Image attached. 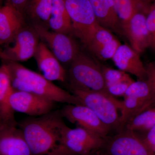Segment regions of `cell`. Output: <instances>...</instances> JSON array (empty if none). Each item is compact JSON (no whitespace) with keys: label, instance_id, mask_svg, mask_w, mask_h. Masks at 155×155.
<instances>
[{"label":"cell","instance_id":"obj_31","mask_svg":"<svg viewBox=\"0 0 155 155\" xmlns=\"http://www.w3.org/2000/svg\"><path fill=\"white\" fill-rule=\"evenodd\" d=\"M146 2H147L149 3H150L151 2L152 0H144Z\"/></svg>","mask_w":155,"mask_h":155},{"label":"cell","instance_id":"obj_5","mask_svg":"<svg viewBox=\"0 0 155 155\" xmlns=\"http://www.w3.org/2000/svg\"><path fill=\"white\" fill-rule=\"evenodd\" d=\"M94 155H155L135 132L124 129L108 135Z\"/></svg>","mask_w":155,"mask_h":155},{"label":"cell","instance_id":"obj_26","mask_svg":"<svg viewBox=\"0 0 155 155\" xmlns=\"http://www.w3.org/2000/svg\"><path fill=\"white\" fill-rule=\"evenodd\" d=\"M146 23L151 38L150 48L155 51V0L150 5L147 14Z\"/></svg>","mask_w":155,"mask_h":155},{"label":"cell","instance_id":"obj_13","mask_svg":"<svg viewBox=\"0 0 155 155\" xmlns=\"http://www.w3.org/2000/svg\"><path fill=\"white\" fill-rule=\"evenodd\" d=\"M0 155H31L22 130L17 125L1 122Z\"/></svg>","mask_w":155,"mask_h":155},{"label":"cell","instance_id":"obj_21","mask_svg":"<svg viewBox=\"0 0 155 155\" xmlns=\"http://www.w3.org/2000/svg\"><path fill=\"white\" fill-rule=\"evenodd\" d=\"M95 152L91 147L78 140L61 137L47 155H92Z\"/></svg>","mask_w":155,"mask_h":155},{"label":"cell","instance_id":"obj_17","mask_svg":"<svg viewBox=\"0 0 155 155\" xmlns=\"http://www.w3.org/2000/svg\"><path fill=\"white\" fill-rule=\"evenodd\" d=\"M14 91L8 66L4 63L0 66V121L5 124L18 125L15 112L11 108L10 100Z\"/></svg>","mask_w":155,"mask_h":155},{"label":"cell","instance_id":"obj_12","mask_svg":"<svg viewBox=\"0 0 155 155\" xmlns=\"http://www.w3.org/2000/svg\"><path fill=\"white\" fill-rule=\"evenodd\" d=\"M34 57L40 71L48 80L52 82H64L67 80L66 69L43 42L39 43Z\"/></svg>","mask_w":155,"mask_h":155},{"label":"cell","instance_id":"obj_20","mask_svg":"<svg viewBox=\"0 0 155 155\" xmlns=\"http://www.w3.org/2000/svg\"><path fill=\"white\" fill-rule=\"evenodd\" d=\"M61 137L78 140L91 147L95 151L101 146L104 139L91 130L80 127L71 128L66 125L62 130Z\"/></svg>","mask_w":155,"mask_h":155},{"label":"cell","instance_id":"obj_30","mask_svg":"<svg viewBox=\"0 0 155 155\" xmlns=\"http://www.w3.org/2000/svg\"><path fill=\"white\" fill-rule=\"evenodd\" d=\"M151 150L154 153H155V146L153 147Z\"/></svg>","mask_w":155,"mask_h":155},{"label":"cell","instance_id":"obj_16","mask_svg":"<svg viewBox=\"0 0 155 155\" xmlns=\"http://www.w3.org/2000/svg\"><path fill=\"white\" fill-rule=\"evenodd\" d=\"M24 25L21 11L8 3L0 8V46L14 41Z\"/></svg>","mask_w":155,"mask_h":155},{"label":"cell","instance_id":"obj_22","mask_svg":"<svg viewBox=\"0 0 155 155\" xmlns=\"http://www.w3.org/2000/svg\"><path fill=\"white\" fill-rule=\"evenodd\" d=\"M116 14L123 26L140 11H149L150 4L144 0H113Z\"/></svg>","mask_w":155,"mask_h":155},{"label":"cell","instance_id":"obj_4","mask_svg":"<svg viewBox=\"0 0 155 155\" xmlns=\"http://www.w3.org/2000/svg\"><path fill=\"white\" fill-rule=\"evenodd\" d=\"M71 91L79 99L82 105L91 109L110 130H117L122 101L110 94L101 92L79 90Z\"/></svg>","mask_w":155,"mask_h":155},{"label":"cell","instance_id":"obj_14","mask_svg":"<svg viewBox=\"0 0 155 155\" xmlns=\"http://www.w3.org/2000/svg\"><path fill=\"white\" fill-rule=\"evenodd\" d=\"M121 45L112 32L100 25L84 46L97 58L107 61L112 59Z\"/></svg>","mask_w":155,"mask_h":155},{"label":"cell","instance_id":"obj_10","mask_svg":"<svg viewBox=\"0 0 155 155\" xmlns=\"http://www.w3.org/2000/svg\"><path fill=\"white\" fill-rule=\"evenodd\" d=\"M64 118L80 127L97 134L101 137L108 135L110 129L100 120L91 109L84 105H65L61 110Z\"/></svg>","mask_w":155,"mask_h":155},{"label":"cell","instance_id":"obj_3","mask_svg":"<svg viewBox=\"0 0 155 155\" xmlns=\"http://www.w3.org/2000/svg\"><path fill=\"white\" fill-rule=\"evenodd\" d=\"M67 77L71 91H92L110 94L106 88L101 66L83 53L80 52L70 64Z\"/></svg>","mask_w":155,"mask_h":155},{"label":"cell","instance_id":"obj_6","mask_svg":"<svg viewBox=\"0 0 155 155\" xmlns=\"http://www.w3.org/2000/svg\"><path fill=\"white\" fill-rule=\"evenodd\" d=\"M72 22V33L85 45L100 26L88 0H64Z\"/></svg>","mask_w":155,"mask_h":155},{"label":"cell","instance_id":"obj_2","mask_svg":"<svg viewBox=\"0 0 155 155\" xmlns=\"http://www.w3.org/2000/svg\"><path fill=\"white\" fill-rule=\"evenodd\" d=\"M7 64L14 90L28 92L55 102L82 105L78 97L59 87L42 75L26 68L19 63Z\"/></svg>","mask_w":155,"mask_h":155},{"label":"cell","instance_id":"obj_8","mask_svg":"<svg viewBox=\"0 0 155 155\" xmlns=\"http://www.w3.org/2000/svg\"><path fill=\"white\" fill-rule=\"evenodd\" d=\"M39 38L33 28H23L14 39L13 46L0 49V58L5 63L28 61L34 56Z\"/></svg>","mask_w":155,"mask_h":155},{"label":"cell","instance_id":"obj_23","mask_svg":"<svg viewBox=\"0 0 155 155\" xmlns=\"http://www.w3.org/2000/svg\"><path fill=\"white\" fill-rule=\"evenodd\" d=\"M155 125V106L142 112L130 120L124 129L136 132L147 131Z\"/></svg>","mask_w":155,"mask_h":155},{"label":"cell","instance_id":"obj_1","mask_svg":"<svg viewBox=\"0 0 155 155\" xmlns=\"http://www.w3.org/2000/svg\"><path fill=\"white\" fill-rule=\"evenodd\" d=\"M22 130L31 155H47L61 139L65 125L61 110L24 119L18 125Z\"/></svg>","mask_w":155,"mask_h":155},{"label":"cell","instance_id":"obj_27","mask_svg":"<svg viewBox=\"0 0 155 155\" xmlns=\"http://www.w3.org/2000/svg\"><path fill=\"white\" fill-rule=\"evenodd\" d=\"M145 67L147 77V80L155 90V62L150 63Z\"/></svg>","mask_w":155,"mask_h":155},{"label":"cell","instance_id":"obj_32","mask_svg":"<svg viewBox=\"0 0 155 155\" xmlns=\"http://www.w3.org/2000/svg\"><path fill=\"white\" fill-rule=\"evenodd\" d=\"M1 121H0V125H1Z\"/></svg>","mask_w":155,"mask_h":155},{"label":"cell","instance_id":"obj_19","mask_svg":"<svg viewBox=\"0 0 155 155\" xmlns=\"http://www.w3.org/2000/svg\"><path fill=\"white\" fill-rule=\"evenodd\" d=\"M48 24L53 31L66 34L72 33V22L64 0L53 1Z\"/></svg>","mask_w":155,"mask_h":155},{"label":"cell","instance_id":"obj_29","mask_svg":"<svg viewBox=\"0 0 155 155\" xmlns=\"http://www.w3.org/2000/svg\"><path fill=\"white\" fill-rule=\"evenodd\" d=\"M7 3L22 12L27 4L28 0H7Z\"/></svg>","mask_w":155,"mask_h":155},{"label":"cell","instance_id":"obj_7","mask_svg":"<svg viewBox=\"0 0 155 155\" xmlns=\"http://www.w3.org/2000/svg\"><path fill=\"white\" fill-rule=\"evenodd\" d=\"M33 28L61 64L70 65L80 53L77 44L69 34L48 30L38 24H35Z\"/></svg>","mask_w":155,"mask_h":155},{"label":"cell","instance_id":"obj_24","mask_svg":"<svg viewBox=\"0 0 155 155\" xmlns=\"http://www.w3.org/2000/svg\"><path fill=\"white\" fill-rule=\"evenodd\" d=\"M54 0H32L29 6L31 17L42 22H48Z\"/></svg>","mask_w":155,"mask_h":155},{"label":"cell","instance_id":"obj_25","mask_svg":"<svg viewBox=\"0 0 155 155\" xmlns=\"http://www.w3.org/2000/svg\"><path fill=\"white\" fill-rule=\"evenodd\" d=\"M101 68L106 88L125 81H134L129 74L119 69H115L105 66H101Z\"/></svg>","mask_w":155,"mask_h":155},{"label":"cell","instance_id":"obj_33","mask_svg":"<svg viewBox=\"0 0 155 155\" xmlns=\"http://www.w3.org/2000/svg\"></svg>","mask_w":155,"mask_h":155},{"label":"cell","instance_id":"obj_11","mask_svg":"<svg viewBox=\"0 0 155 155\" xmlns=\"http://www.w3.org/2000/svg\"><path fill=\"white\" fill-rule=\"evenodd\" d=\"M148 11H137L122 26V31L131 47L140 54L150 48L151 45V35L146 23Z\"/></svg>","mask_w":155,"mask_h":155},{"label":"cell","instance_id":"obj_18","mask_svg":"<svg viewBox=\"0 0 155 155\" xmlns=\"http://www.w3.org/2000/svg\"><path fill=\"white\" fill-rule=\"evenodd\" d=\"M98 23L101 26L117 33L123 32L121 22L115 11L113 0H88Z\"/></svg>","mask_w":155,"mask_h":155},{"label":"cell","instance_id":"obj_28","mask_svg":"<svg viewBox=\"0 0 155 155\" xmlns=\"http://www.w3.org/2000/svg\"><path fill=\"white\" fill-rule=\"evenodd\" d=\"M142 138L150 149H151L153 147L155 146V125L147 132L146 135L144 138Z\"/></svg>","mask_w":155,"mask_h":155},{"label":"cell","instance_id":"obj_9","mask_svg":"<svg viewBox=\"0 0 155 155\" xmlns=\"http://www.w3.org/2000/svg\"><path fill=\"white\" fill-rule=\"evenodd\" d=\"M10 102L14 112L26 114L31 117L42 116L54 110L57 104L38 95L14 90L11 95Z\"/></svg>","mask_w":155,"mask_h":155},{"label":"cell","instance_id":"obj_15","mask_svg":"<svg viewBox=\"0 0 155 155\" xmlns=\"http://www.w3.org/2000/svg\"><path fill=\"white\" fill-rule=\"evenodd\" d=\"M111 60L119 70L134 75L138 80H147L146 69L140 54L131 46L121 44Z\"/></svg>","mask_w":155,"mask_h":155}]
</instances>
